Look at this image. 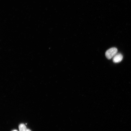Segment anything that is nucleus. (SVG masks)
<instances>
[{
	"mask_svg": "<svg viewBox=\"0 0 131 131\" xmlns=\"http://www.w3.org/2000/svg\"><path fill=\"white\" fill-rule=\"evenodd\" d=\"M12 131H18L17 130H13Z\"/></svg>",
	"mask_w": 131,
	"mask_h": 131,
	"instance_id": "obj_4",
	"label": "nucleus"
},
{
	"mask_svg": "<svg viewBox=\"0 0 131 131\" xmlns=\"http://www.w3.org/2000/svg\"><path fill=\"white\" fill-rule=\"evenodd\" d=\"M117 49L115 47H112L109 49L106 52V57L108 59H111L117 53Z\"/></svg>",
	"mask_w": 131,
	"mask_h": 131,
	"instance_id": "obj_1",
	"label": "nucleus"
},
{
	"mask_svg": "<svg viewBox=\"0 0 131 131\" xmlns=\"http://www.w3.org/2000/svg\"><path fill=\"white\" fill-rule=\"evenodd\" d=\"M123 57V56L122 54L117 53L113 58V61L115 63H119L122 61Z\"/></svg>",
	"mask_w": 131,
	"mask_h": 131,
	"instance_id": "obj_2",
	"label": "nucleus"
},
{
	"mask_svg": "<svg viewBox=\"0 0 131 131\" xmlns=\"http://www.w3.org/2000/svg\"><path fill=\"white\" fill-rule=\"evenodd\" d=\"M19 128V131H31L29 129H27L25 124H20Z\"/></svg>",
	"mask_w": 131,
	"mask_h": 131,
	"instance_id": "obj_3",
	"label": "nucleus"
}]
</instances>
